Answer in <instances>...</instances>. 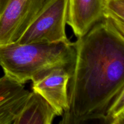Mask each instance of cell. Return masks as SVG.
I'll return each mask as SVG.
<instances>
[{
	"label": "cell",
	"mask_w": 124,
	"mask_h": 124,
	"mask_svg": "<svg viewBox=\"0 0 124 124\" xmlns=\"http://www.w3.org/2000/svg\"><path fill=\"white\" fill-rule=\"evenodd\" d=\"M75 44L69 108L62 116L61 124L104 120L124 87V37L105 18Z\"/></svg>",
	"instance_id": "1"
},
{
	"label": "cell",
	"mask_w": 124,
	"mask_h": 124,
	"mask_svg": "<svg viewBox=\"0 0 124 124\" xmlns=\"http://www.w3.org/2000/svg\"><path fill=\"white\" fill-rule=\"evenodd\" d=\"M75 42H11L0 46V66L4 75L24 84L35 81L52 69L73 68L76 59Z\"/></svg>",
	"instance_id": "2"
},
{
	"label": "cell",
	"mask_w": 124,
	"mask_h": 124,
	"mask_svg": "<svg viewBox=\"0 0 124 124\" xmlns=\"http://www.w3.org/2000/svg\"><path fill=\"white\" fill-rule=\"evenodd\" d=\"M68 1L52 0L31 22L15 42L20 44L67 41Z\"/></svg>",
	"instance_id": "3"
},
{
	"label": "cell",
	"mask_w": 124,
	"mask_h": 124,
	"mask_svg": "<svg viewBox=\"0 0 124 124\" xmlns=\"http://www.w3.org/2000/svg\"><path fill=\"white\" fill-rule=\"evenodd\" d=\"M52 0H8L0 13V46L15 42Z\"/></svg>",
	"instance_id": "4"
},
{
	"label": "cell",
	"mask_w": 124,
	"mask_h": 124,
	"mask_svg": "<svg viewBox=\"0 0 124 124\" xmlns=\"http://www.w3.org/2000/svg\"><path fill=\"white\" fill-rule=\"evenodd\" d=\"M73 70L66 67L54 68L32 82V91L43 97L58 116L69 108L68 87Z\"/></svg>",
	"instance_id": "5"
},
{
	"label": "cell",
	"mask_w": 124,
	"mask_h": 124,
	"mask_svg": "<svg viewBox=\"0 0 124 124\" xmlns=\"http://www.w3.org/2000/svg\"><path fill=\"white\" fill-rule=\"evenodd\" d=\"M103 0H69L67 24L78 38L103 18Z\"/></svg>",
	"instance_id": "6"
},
{
	"label": "cell",
	"mask_w": 124,
	"mask_h": 124,
	"mask_svg": "<svg viewBox=\"0 0 124 124\" xmlns=\"http://www.w3.org/2000/svg\"><path fill=\"white\" fill-rule=\"evenodd\" d=\"M30 92L4 75L0 78V124H13Z\"/></svg>",
	"instance_id": "7"
},
{
	"label": "cell",
	"mask_w": 124,
	"mask_h": 124,
	"mask_svg": "<svg viewBox=\"0 0 124 124\" xmlns=\"http://www.w3.org/2000/svg\"><path fill=\"white\" fill-rule=\"evenodd\" d=\"M57 114L39 94L31 91L13 124H51Z\"/></svg>",
	"instance_id": "8"
},
{
	"label": "cell",
	"mask_w": 124,
	"mask_h": 124,
	"mask_svg": "<svg viewBox=\"0 0 124 124\" xmlns=\"http://www.w3.org/2000/svg\"><path fill=\"white\" fill-rule=\"evenodd\" d=\"M124 111V87L116 96L114 101L110 105L107 112L106 116L104 119L105 124H110L114 119L116 118L122 111Z\"/></svg>",
	"instance_id": "9"
},
{
	"label": "cell",
	"mask_w": 124,
	"mask_h": 124,
	"mask_svg": "<svg viewBox=\"0 0 124 124\" xmlns=\"http://www.w3.org/2000/svg\"><path fill=\"white\" fill-rule=\"evenodd\" d=\"M103 10L124 21V0H103Z\"/></svg>",
	"instance_id": "10"
},
{
	"label": "cell",
	"mask_w": 124,
	"mask_h": 124,
	"mask_svg": "<svg viewBox=\"0 0 124 124\" xmlns=\"http://www.w3.org/2000/svg\"><path fill=\"white\" fill-rule=\"evenodd\" d=\"M103 17L105 18L112 26L124 37V21L109 12H103Z\"/></svg>",
	"instance_id": "11"
},
{
	"label": "cell",
	"mask_w": 124,
	"mask_h": 124,
	"mask_svg": "<svg viewBox=\"0 0 124 124\" xmlns=\"http://www.w3.org/2000/svg\"><path fill=\"white\" fill-rule=\"evenodd\" d=\"M111 124H124V111L114 119Z\"/></svg>",
	"instance_id": "12"
},
{
	"label": "cell",
	"mask_w": 124,
	"mask_h": 124,
	"mask_svg": "<svg viewBox=\"0 0 124 124\" xmlns=\"http://www.w3.org/2000/svg\"><path fill=\"white\" fill-rule=\"evenodd\" d=\"M8 0H0V13H2Z\"/></svg>",
	"instance_id": "13"
}]
</instances>
